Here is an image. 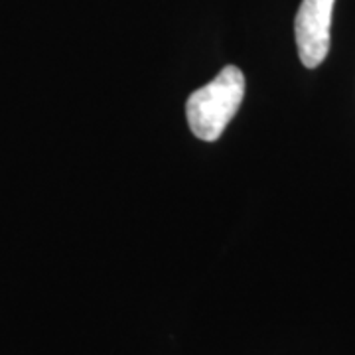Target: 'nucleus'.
<instances>
[{"label": "nucleus", "instance_id": "obj_2", "mask_svg": "<svg viewBox=\"0 0 355 355\" xmlns=\"http://www.w3.org/2000/svg\"><path fill=\"white\" fill-rule=\"evenodd\" d=\"M336 0H302L296 20L294 34L300 62L308 69L322 64L330 51L331 12Z\"/></svg>", "mask_w": 355, "mask_h": 355}, {"label": "nucleus", "instance_id": "obj_1", "mask_svg": "<svg viewBox=\"0 0 355 355\" xmlns=\"http://www.w3.org/2000/svg\"><path fill=\"white\" fill-rule=\"evenodd\" d=\"M245 97V76L237 65H225L216 79L193 91L186 103V116L193 137L216 142Z\"/></svg>", "mask_w": 355, "mask_h": 355}]
</instances>
